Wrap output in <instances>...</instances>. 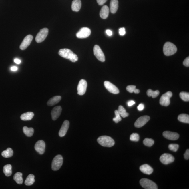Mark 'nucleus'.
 I'll use <instances>...</instances> for the list:
<instances>
[{
	"mask_svg": "<svg viewBox=\"0 0 189 189\" xmlns=\"http://www.w3.org/2000/svg\"><path fill=\"white\" fill-rule=\"evenodd\" d=\"M59 55L63 58L68 59L71 61L75 63L78 60V58L76 54L69 49H60L59 51Z\"/></svg>",
	"mask_w": 189,
	"mask_h": 189,
	"instance_id": "obj_1",
	"label": "nucleus"
},
{
	"mask_svg": "<svg viewBox=\"0 0 189 189\" xmlns=\"http://www.w3.org/2000/svg\"><path fill=\"white\" fill-rule=\"evenodd\" d=\"M97 142L102 146L111 147L114 146L115 142L112 138L108 136H102L97 139Z\"/></svg>",
	"mask_w": 189,
	"mask_h": 189,
	"instance_id": "obj_2",
	"label": "nucleus"
},
{
	"mask_svg": "<svg viewBox=\"0 0 189 189\" xmlns=\"http://www.w3.org/2000/svg\"><path fill=\"white\" fill-rule=\"evenodd\" d=\"M177 49L175 45L170 42L165 43L163 47V52L165 55L171 56L174 55L177 52Z\"/></svg>",
	"mask_w": 189,
	"mask_h": 189,
	"instance_id": "obj_3",
	"label": "nucleus"
},
{
	"mask_svg": "<svg viewBox=\"0 0 189 189\" xmlns=\"http://www.w3.org/2000/svg\"><path fill=\"white\" fill-rule=\"evenodd\" d=\"M63 158L60 155H58L54 158L52 163V168L54 171H58L63 165Z\"/></svg>",
	"mask_w": 189,
	"mask_h": 189,
	"instance_id": "obj_4",
	"label": "nucleus"
},
{
	"mask_svg": "<svg viewBox=\"0 0 189 189\" xmlns=\"http://www.w3.org/2000/svg\"><path fill=\"white\" fill-rule=\"evenodd\" d=\"M140 184L142 186L146 189H157L158 187L155 183L150 180L143 178L140 180Z\"/></svg>",
	"mask_w": 189,
	"mask_h": 189,
	"instance_id": "obj_5",
	"label": "nucleus"
},
{
	"mask_svg": "<svg viewBox=\"0 0 189 189\" xmlns=\"http://www.w3.org/2000/svg\"><path fill=\"white\" fill-rule=\"evenodd\" d=\"M172 93L171 91H167L161 96L159 103L162 106H168L170 104V99L172 96Z\"/></svg>",
	"mask_w": 189,
	"mask_h": 189,
	"instance_id": "obj_6",
	"label": "nucleus"
},
{
	"mask_svg": "<svg viewBox=\"0 0 189 189\" xmlns=\"http://www.w3.org/2000/svg\"><path fill=\"white\" fill-rule=\"evenodd\" d=\"M49 33V29L46 28H45L40 29V32L37 34L35 41L37 43L42 42L45 39Z\"/></svg>",
	"mask_w": 189,
	"mask_h": 189,
	"instance_id": "obj_7",
	"label": "nucleus"
},
{
	"mask_svg": "<svg viewBox=\"0 0 189 189\" xmlns=\"http://www.w3.org/2000/svg\"><path fill=\"white\" fill-rule=\"evenodd\" d=\"M94 53L98 59L101 62L105 61V57L103 51L98 45H95L94 47Z\"/></svg>",
	"mask_w": 189,
	"mask_h": 189,
	"instance_id": "obj_8",
	"label": "nucleus"
},
{
	"mask_svg": "<svg viewBox=\"0 0 189 189\" xmlns=\"http://www.w3.org/2000/svg\"><path fill=\"white\" fill-rule=\"evenodd\" d=\"M87 83L86 80L81 79L79 82L77 87V93L80 95H83L86 92Z\"/></svg>",
	"mask_w": 189,
	"mask_h": 189,
	"instance_id": "obj_9",
	"label": "nucleus"
},
{
	"mask_svg": "<svg viewBox=\"0 0 189 189\" xmlns=\"http://www.w3.org/2000/svg\"><path fill=\"white\" fill-rule=\"evenodd\" d=\"M160 160L162 164L167 165L174 162V156L171 154L164 153L160 156Z\"/></svg>",
	"mask_w": 189,
	"mask_h": 189,
	"instance_id": "obj_10",
	"label": "nucleus"
},
{
	"mask_svg": "<svg viewBox=\"0 0 189 189\" xmlns=\"http://www.w3.org/2000/svg\"><path fill=\"white\" fill-rule=\"evenodd\" d=\"M150 120V117L148 116H144L139 118L134 123L136 128H140L146 124Z\"/></svg>",
	"mask_w": 189,
	"mask_h": 189,
	"instance_id": "obj_11",
	"label": "nucleus"
},
{
	"mask_svg": "<svg viewBox=\"0 0 189 189\" xmlns=\"http://www.w3.org/2000/svg\"><path fill=\"white\" fill-rule=\"evenodd\" d=\"M104 85L105 87L110 92L114 94H118L120 93V91L117 87L110 82L106 81L104 82Z\"/></svg>",
	"mask_w": 189,
	"mask_h": 189,
	"instance_id": "obj_12",
	"label": "nucleus"
},
{
	"mask_svg": "<svg viewBox=\"0 0 189 189\" xmlns=\"http://www.w3.org/2000/svg\"><path fill=\"white\" fill-rule=\"evenodd\" d=\"M91 31L87 27L82 28L77 33L76 36L79 38H87L90 35Z\"/></svg>",
	"mask_w": 189,
	"mask_h": 189,
	"instance_id": "obj_13",
	"label": "nucleus"
},
{
	"mask_svg": "<svg viewBox=\"0 0 189 189\" xmlns=\"http://www.w3.org/2000/svg\"><path fill=\"white\" fill-rule=\"evenodd\" d=\"M45 143L44 141L40 140L35 144V148L37 152L40 154H43L45 152Z\"/></svg>",
	"mask_w": 189,
	"mask_h": 189,
	"instance_id": "obj_14",
	"label": "nucleus"
},
{
	"mask_svg": "<svg viewBox=\"0 0 189 189\" xmlns=\"http://www.w3.org/2000/svg\"><path fill=\"white\" fill-rule=\"evenodd\" d=\"M33 39V37L32 35H28L26 36L20 46V49L22 50L25 49L30 45Z\"/></svg>",
	"mask_w": 189,
	"mask_h": 189,
	"instance_id": "obj_15",
	"label": "nucleus"
},
{
	"mask_svg": "<svg viewBox=\"0 0 189 189\" xmlns=\"http://www.w3.org/2000/svg\"><path fill=\"white\" fill-rule=\"evenodd\" d=\"M163 135L166 138L172 140H177L179 137V135L178 133L169 131L164 132Z\"/></svg>",
	"mask_w": 189,
	"mask_h": 189,
	"instance_id": "obj_16",
	"label": "nucleus"
},
{
	"mask_svg": "<svg viewBox=\"0 0 189 189\" xmlns=\"http://www.w3.org/2000/svg\"><path fill=\"white\" fill-rule=\"evenodd\" d=\"M69 122L67 120H65L63 123L59 132V135L60 137H63L65 135L69 129Z\"/></svg>",
	"mask_w": 189,
	"mask_h": 189,
	"instance_id": "obj_17",
	"label": "nucleus"
},
{
	"mask_svg": "<svg viewBox=\"0 0 189 189\" xmlns=\"http://www.w3.org/2000/svg\"><path fill=\"white\" fill-rule=\"evenodd\" d=\"M61 111L62 108L61 106H58L54 108L51 113L52 120H56L60 116Z\"/></svg>",
	"mask_w": 189,
	"mask_h": 189,
	"instance_id": "obj_18",
	"label": "nucleus"
},
{
	"mask_svg": "<svg viewBox=\"0 0 189 189\" xmlns=\"http://www.w3.org/2000/svg\"><path fill=\"white\" fill-rule=\"evenodd\" d=\"M140 170L144 174L150 175L153 173V169L148 164H144L140 167Z\"/></svg>",
	"mask_w": 189,
	"mask_h": 189,
	"instance_id": "obj_19",
	"label": "nucleus"
},
{
	"mask_svg": "<svg viewBox=\"0 0 189 189\" xmlns=\"http://www.w3.org/2000/svg\"><path fill=\"white\" fill-rule=\"evenodd\" d=\"M109 13V7L106 5L103 6L100 12V15L101 18L106 19L108 17Z\"/></svg>",
	"mask_w": 189,
	"mask_h": 189,
	"instance_id": "obj_20",
	"label": "nucleus"
},
{
	"mask_svg": "<svg viewBox=\"0 0 189 189\" xmlns=\"http://www.w3.org/2000/svg\"><path fill=\"white\" fill-rule=\"evenodd\" d=\"M118 8V0H111L110 4V11L113 14L115 13Z\"/></svg>",
	"mask_w": 189,
	"mask_h": 189,
	"instance_id": "obj_21",
	"label": "nucleus"
},
{
	"mask_svg": "<svg viewBox=\"0 0 189 189\" xmlns=\"http://www.w3.org/2000/svg\"><path fill=\"white\" fill-rule=\"evenodd\" d=\"M81 7V0H73L72 2V9L73 11L78 12Z\"/></svg>",
	"mask_w": 189,
	"mask_h": 189,
	"instance_id": "obj_22",
	"label": "nucleus"
},
{
	"mask_svg": "<svg viewBox=\"0 0 189 189\" xmlns=\"http://www.w3.org/2000/svg\"><path fill=\"white\" fill-rule=\"evenodd\" d=\"M61 97L59 96H55L51 98L47 102L48 106H52L58 104L61 100Z\"/></svg>",
	"mask_w": 189,
	"mask_h": 189,
	"instance_id": "obj_23",
	"label": "nucleus"
},
{
	"mask_svg": "<svg viewBox=\"0 0 189 189\" xmlns=\"http://www.w3.org/2000/svg\"><path fill=\"white\" fill-rule=\"evenodd\" d=\"M34 116V114L32 112H28L21 114V120L23 121L30 120H32Z\"/></svg>",
	"mask_w": 189,
	"mask_h": 189,
	"instance_id": "obj_24",
	"label": "nucleus"
},
{
	"mask_svg": "<svg viewBox=\"0 0 189 189\" xmlns=\"http://www.w3.org/2000/svg\"><path fill=\"white\" fill-rule=\"evenodd\" d=\"M12 166L10 164H7L4 166L3 171L6 176H11L12 174Z\"/></svg>",
	"mask_w": 189,
	"mask_h": 189,
	"instance_id": "obj_25",
	"label": "nucleus"
},
{
	"mask_svg": "<svg viewBox=\"0 0 189 189\" xmlns=\"http://www.w3.org/2000/svg\"><path fill=\"white\" fill-rule=\"evenodd\" d=\"M22 173L21 172H17L13 176V179L17 184L21 185L22 184L23 180L22 178Z\"/></svg>",
	"mask_w": 189,
	"mask_h": 189,
	"instance_id": "obj_26",
	"label": "nucleus"
},
{
	"mask_svg": "<svg viewBox=\"0 0 189 189\" xmlns=\"http://www.w3.org/2000/svg\"><path fill=\"white\" fill-rule=\"evenodd\" d=\"M23 131L27 137H31L33 135L34 130L33 128H29L27 126H24L23 128Z\"/></svg>",
	"mask_w": 189,
	"mask_h": 189,
	"instance_id": "obj_27",
	"label": "nucleus"
},
{
	"mask_svg": "<svg viewBox=\"0 0 189 189\" xmlns=\"http://www.w3.org/2000/svg\"><path fill=\"white\" fill-rule=\"evenodd\" d=\"M35 176L33 174H30L28 176L25 182V184L27 186H31L33 185L35 182Z\"/></svg>",
	"mask_w": 189,
	"mask_h": 189,
	"instance_id": "obj_28",
	"label": "nucleus"
},
{
	"mask_svg": "<svg viewBox=\"0 0 189 189\" xmlns=\"http://www.w3.org/2000/svg\"><path fill=\"white\" fill-rule=\"evenodd\" d=\"M178 120L182 123H189V116L186 114H181L178 116Z\"/></svg>",
	"mask_w": 189,
	"mask_h": 189,
	"instance_id": "obj_29",
	"label": "nucleus"
},
{
	"mask_svg": "<svg viewBox=\"0 0 189 189\" xmlns=\"http://www.w3.org/2000/svg\"><path fill=\"white\" fill-rule=\"evenodd\" d=\"M13 150L11 148H8L7 150L3 152L1 155L4 158H8L12 157L13 155Z\"/></svg>",
	"mask_w": 189,
	"mask_h": 189,
	"instance_id": "obj_30",
	"label": "nucleus"
},
{
	"mask_svg": "<svg viewBox=\"0 0 189 189\" xmlns=\"http://www.w3.org/2000/svg\"><path fill=\"white\" fill-rule=\"evenodd\" d=\"M117 110L120 116L123 118L127 117L129 115V114L126 112V110L122 106H119L118 110Z\"/></svg>",
	"mask_w": 189,
	"mask_h": 189,
	"instance_id": "obj_31",
	"label": "nucleus"
},
{
	"mask_svg": "<svg viewBox=\"0 0 189 189\" xmlns=\"http://www.w3.org/2000/svg\"><path fill=\"white\" fill-rule=\"evenodd\" d=\"M147 95L149 97H152L153 98H156L159 94V91H153L151 89H148L147 92Z\"/></svg>",
	"mask_w": 189,
	"mask_h": 189,
	"instance_id": "obj_32",
	"label": "nucleus"
},
{
	"mask_svg": "<svg viewBox=\"0 0 189 189\" xmlns=\"http://www.w3.org/2000/svg\"><path fill=\"white\" fill-rule=\"evenodd\" d=\"M180 96L181 99L184 101L188 102L189 101V93L182 91L180 93Z\"/></svg>",
	"mask_w": 189,
	"mask_h": 189,
	"instance_id": "obj_33",
	"label": "nucleus"
},
{
	"mask_svg": "<svg viewBox=\"0 0 189 189\" xmlns=\"http://www.w3.org/2000/svg\"><path fill=\"white\" fill-rule=\"evenodd\" d=\"M154 142L152 139L148 138H145L144 140L143 143L147 146L151 147L154 144Z\"/></svg>",
	"mask_w": 189,
	"mask_h": 189,
	"instance_id": "obj_34",
	"label": "nucleus"
},
{
	"mask_svg": "<svg viewBox=\"0 0 189 189\" xmlns=\"http://www.w3.org/2000/svg\"><path fill=\"white\" fill-rule=\"evenodd\" d=\"M114 113H115L116 117L113 118V120L116 123H118L119 122L121 121V117H120V114H119L117 110H116L114 111Z\"/></svg>",
	"mask_w": 189,
	"mask_h": 189,
	"instance_id": "obj_35",
	"label": "nucleus"
},
{
	"mask_svg": "<svg viewBox=\"0 0 189 189\" xmlns=\"http://www.w3.org/2000/svg\"><path fill=\"white\" fill-rule=\"evenodd\" d=\"M130 139L131 141L134 142H138L139 140V136L137 133H133L131 134Z\"/></svg>",
	"mask_w": 189,
	"mask_h": 189,
	"instance_id": "obj_36",
	"label": "nucleus"
},
{
	"mask_svg": "<svg viewBox=\"0 0 189 189\" xmlns=\"http://www.w3.org/2000/svg\"><path fill=\"white\" fill-rule=\"evenodd\" d=\"M179 148V145L177 144H170L168 146L169 149L173 152L177 151Z\"/></svg>",
	"mask_w": 189,
	"mask_h": 189,
	"instance_id": "obj_37",
	"label": "nucleus"
},
{
	"mask_svg": "<svg viewBox=\"0 0 189 189\" xmlns=\"http://www.w3.org/2000/svg\"><path fill=\"white\" fill-rule=\"evenodd\" d=\"M136 88V86L134 85H130L127 87L126 90L128 92L130 93L134 92L135 89Z\"/></svg>",
	"mask_w": 189,
	"mask_h": 189,
	"instance_id": "obj_38",
	"label": "nucleus"
},
{
	"mask_svg": "<svg viewBox=\"0 0 189 189\" xmlns=\"http://www.w3.org/2000/svg\"><path fill=\"white\" fill-rule=\"evenodd\" d=\"M119 33L122 36L126 34V31H125V28L122 27L119 29Z\"/></svg>",
	"mask_w": 189,
	"mask_h": 189,
	"instance_id": "obj_39",
	"label": "nucleus"
},
{
	"mask_svg": "<svg viewBox=\"0 0 189 189\" xmlns=\"http://www.w3.org/2000/svg\"><path fill=\"white\" fill-rule=\"evenodd\" d=\"M183 64L186 67L189 66V57H187L186 58L183 62Z\"/></svg>",
	"mask_w": 189,
	"mask_h": 189,
	"instance_id": "obj_40",
	"label": "nucleus"
},
{
	"mask_svg": "<svg viewBox=\"0 0 189 189\" xmlns=\"http://www.w3.org/2000/svg\"><path fill=\"white\" fill-rule=\"evenodd\" d=\"M107 0H97V2L99 5H102L106 2Z\"/></svg>",
	"mask_w": 189,
	"mask_h": 189,
	"instance_id": "obj_41",
	"label": "nucleus"
},
{
	"mask_svg": "<svg viewBox=\"0 0 189 189\" xmlns=\"http://www.w3.org/2000/svg\"><path fill=\"white\" fill-rule=\"evenodd\" d=\"M184 158L187 160H188L189 158V150H187L186 152L184 154Z\"/></svg>",
	"mask_w": 189,
	"mask_h": 189,
	"instance_id": "obj_42",
	"label": "nucleus"
},
{
	"mask_svg": "<svg viewBox=\"0 0 189 189\" xmlns=\"http://www.w3.org/2000/svg\"><path fill=\"white\" fill-rule=\"evenodd\" d=\"M144 108V106L143 104H139L138 106L137 107V109L139 111H141L143 110Z\"/></svg>",
	"mask_w": 189,
	"mask_h": 189,
	"instance_id": "obj_43",
	"label": "nucleus"
},
{
	"mask_svg": "<svg viewBox=\"0 0 189 189\" xmlns=\"http://www.w3.org/2000/svg\"><path fill=\"white\" fill-rule=\"evenodd\" d=\"M135 104V102L134 100H131L128 101V106H131Z\"/></svg>",
	"mask_w": 189,
	"mask_h": 189,
	"instance_id": "obj_44",
	"label": "nucleus"
},
{
	"mask_svg": "<svg viewBox=\"0 0 189 189\" xmlns=\"http://www.w3.org/2000/svg\"><path fill=\"white\" fill-rule=\"evenodd\" d=\"M106 33L109 36H111L112 35V31L110 29H107L106 31Z\"/></svg>",
	"mask_w": 189,
	"mask_h": 189,
	"instance_id": "obj_45",
	"label": "nucleus"
},
{
	"mask_svg": "<svg viewBox=\"0 0 189 189\" xmlns=\"http://www.w3.org/2000/svg\"><path fill=\"white\" fill-rule=\"evenodd\" d=\"M14 62L17 64H19L21 63V60L17 58L15 59Z\"/></svg>",
	"mask_w": 189,
	"mask_h": 189,
	"instance_id": "obj_46",
	"label": "nucleus"
},
{
	"mask_svg": "<svg viewBox=\"0 0 189 189\" xmlns=\"http://www.w3.org/2000/svg\"><path fill=\"white\" fill-rule=\"evenodd\" d=\"M18 69V67L16 66H12L11 68V70L13 71H16Z\"/></svg>",
	"mask_w": 189,
	"mask_h": 189,
	"instance_id": "obj_47",
	"label": "nucleus"
},
{
	"mask_svg": "<svg viewBox=\"0 0 189 189\" xmlns=\"http://www.w3.org/2000/svg\"><path fill=\"white\" fill-rule=\"evenodd\" d=\"M134 93L136 94H139V93H140V90H139L138 89H136H136L134 90Z\"/></svg>",
	"mask_w": 189,
	"mask_h": 189,
	"instance_id": "obj_48",
	"label": "nucleus"
}]
</instances>
